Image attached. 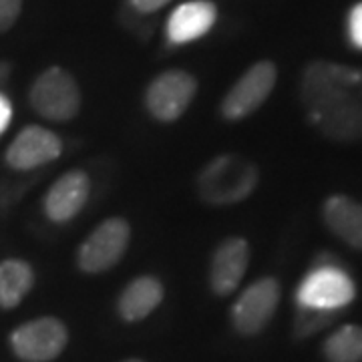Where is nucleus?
<instances>
[{
    "instance_id": "f257e3e1",
    "label": "nucleus",
    "mask_w": 362,
    "mask_h": 362,
    "mask_svg": "<svg viewBox=\"0 0 362 362\" xmlns=\"http://www.w3.org/2000/svg\"><path fill=\"white\" fill-rule=\"evenodd\" d=\"M300 99L314 127L332 141L362 139V71L314 61L304 69Z\"/></svg>"
},
{
    "instance_id": "f03ea898",
    "label": "nucleus",
    "mask_w": 362,
    "mask_h": 362,
    "mask_svg": "<svg viewBox=\"0 0 362 362\" xmlns=\"http://www.w3.org/2000/svg\"><path fill=\"white\" fill-rule=\"evenodd\" d=\"M258 180V168L250 159L220 156L211 159L197 175V192L209 206H230L252 195Z\"/></svg>"
},
{
    "instance_id": "7ed1b4c3",
    "label": "nucleus",
    "mask_w": 362,
    "mask_h": 362,
    "mask_svg": "<svg viewBox=\"0 0 362 362\" xmlns=\"http://www.w3.org/2000/svg\"><path fill=\"white\" fill-rule=\"evenodd\" d=\"M324 256L298 284L296 304L300 308L338 312L356 298V286L332 254Z\"/></svg>"
},
{
    "instance_id": "20e7f679",
    "label": "nucleus",
    "mask_w": 362,
    "mask_h": 362,
    "mask_svg": "<svg viewBox=\"0 0 362 362\" xmlns=\"http://www.w3.org/2000/svg\"><path fill=\"white\" fill-rule=\"evenodd\" d=\"M30 107L49 121H69L81 109V93L75 78L66 71L52 66L30 87Z\"/></svg>"
},
{
    "instance_id": "39448f33",
    "label": "nucleus",
    "mask_w": 362,
    "mask_h": 362,
    "mask_svg": "<svg viewBox=\"0 0 362 362\" xmlns=\"http://www.w3.org/2000/svg\"><path fill=\"white\" fill-rule=\"evenodd\" d=\"M129 226L125 220L113 218L103 221L78 247V268L87 274L113 268L129 246Z\"/></svg>"
},
{
    "instance_id": "423d86ee",
    "label": "nucleus",
    "mask_w": 362,
    "mask_h": 362,
    "mask_svg": "<svg viewBox=\"0 0 362 362\" xmlns=\"http://www.w3.org/2000/svg\"><path fill=\"white\" fill-rule=\"evenodd\" d=\"M276 78L278 71L270 61H259L252 69H247L226 95L221 103V115L230 121H238L258 111L274 90Z\"/></svg>"
},
{
    "instance_id": "0eeeda50",
    "label": "nucleus",
    "mask_w": 362,
    "mask_h": 362,
    "mask_svg": "<svg viewBox=\"0 0 362 362\" xmlns=\"http://www.w3.org/2000/svg\"><path fill=\"white\" fill-rule=\"evenodd\" d=\"M66 328L59 318H39L18 326L11 337L14 354L26 362L54 361L66 346Z\"/></svg>"
},
{
    "instance_id": "6e6552de",
    "label": "nucleus",
    "mask_w": 362,
    "mask_h": 362,
    "mask_svg": "<svg viewBox=\"0 0 362 362\" xmlns=\"http://www.w3.org/2000/svg\"><path fill=\"white\" fill-rule=\"evenodd\" d=\"M280 302V284L274 278H262L250 284L235 300L232 320L235 330L244 337L262 332L272 320Z\"/></svg>"
},
{
    "instance_id": "1a4fd4ad",
    "label": "nucleus",
    "mask_w": 362,
    "mask_h": 362,
    "mask_svg": "<svg viewBox=\"0 0 362 362\" xmlns=\"http://www.w3.org/2000/svg\"><path fill=\"white\" fill-rule=\"evenodd\" d=\"M197 90V81L185 71H168L149 85L145 103L159 121H175L189 107Z\"/></svg>"
},
{
    "instance_id": "9d476101",
    "label": "nucleus",
    "mask_w": 362,
    "mask_h": 362,
    "mask_svg": "<svg viewBox=\"0 0 362 362\" xmlns=\"http://www.w3.org/2000/svg\"><path fill=\"white\" fill-rule=\"evenodd\" d=\"M63 151L59 135L37 125H28L16 135L6 151V163L16 171H28L54 161Z\"/></svg>"
},
{
    "instance_id": "9b49d317",
    "label": "nucleus",
    "mask_w": 362,
    "mask_h": 362,
    "mask_svg": "<svg viewBox=\"0 0 362 362\" xmlns=\"http://www.w3.org/2000/svg\"><path fill=\"white\" fill-rule=\"evenodd\" d=\"M250 264V246L242 238H230L221 242L211 258L209 284L216 294L228 296L240 286Z\"/></svg>"
},
{
    "instance_id": "f8f14e48",
    "label": "nucleus",
    "mask_w": 362,
    "mask_h": 362,
    "mask_svg": "<svg viewBox=\"0 0 362 362\" xmlns=\"http://www.w3.org/2000/svg\"><path fill=\"white\" fill-rule=\"evenodd\" d=\"M89 189L90 183L87 173L69 171L52 183V187L45 197V214L54 223L73 220L87 204Z\"/></svg>"
},
{
    "instance_id": "ddd939ff",
    "label": "nucleus",
    "mask_w": 362,
    "mask_h": 362,
    "mask_svg": "<svg viewBox=\"0 0 362 362\" xmlns=\"http://www.w3.org/2000/svg\"><path fill=\"white\" fill-rule=\"evenodd\" d=\"M218 11L207 0H194L177 6L168 21V39L173 45H185L204 37L216 25Z\"/></svg>"
},
{
    "instance_id": "4468645a",
    "label": "nucleus",
    "mask_w": 362,
    "mask_h": 362,
    "mask_svg": "<svg viewBox=\"0 0 362 362\" xmlns=\"http://www.w3.org/2000/svg\"><path fill=\"white\" fill-rule=\"evenodd\" d=\"M322 216L328 230L338 235L352 250L362 252V204L346 197L332 195L324 202Z\"/></svg>"
},
{
    "instance_id": "2eb2a0df",
    "label": "nucleus",
    "mask_w": 362,
    "mask_h": 362,
    "mask_svg": "<svg viewBox=\"0 0 362 362\" xmlns=\"http://www.w3.org/2000/svg\"><path fill=\"white\" fill-rule=\"evenodd\" d=\"M163 300V286L153 276L133 280L119 298V314L127 322L143 320L156 310Z\"/></svg>"
},
{
    "instance_id": "dca6fc26",
    "label": "nucleus",
    "mask_w": 362,
    "mask_h": 362,
    "mask_svg": "<svg viewBox=\"0 0 362 362\" xmlns=\"http://www.w3.org/2000/svg\"><path fill=\"white\" fill-rule=\"evenodd\" d=\"M35 274L23 259H6L0 264V308H14L33 288Z\"/></svg>"
},
{
    "instance_id": "f3484780",
    "label": "nucleus",
    "mask_w": 362,
    "mask_h": 362,
    "mask_svg": "<svg viewBox=\"0 0 362 362\" xmlns=\"http://www.w3.org/2000/svg\"><path fill=\"white\" fill-rule=\"evenodd\" d=\"M328 362H362V326L346 324L324 342Z\"/></svg>"
},
{
    "instance_id": "a211bd4d",
    "label": "nucleus",
    "mask_w": 362,
    "mask_h": 362,
    "mask_svg": "<svg viewBox=\"0 0 362 362\" xmlns=\"http://www.w3.org/2000/svg\"><path fill=\"white\" fill-rule=\"evenodd\" d=\"M337 312H324V310H312V308H300L298 306L296 316V334L300 338L310 337L314 332L326 328L332 322Z\"/></svg>"
},
{
    "instance_id": "6ab92c4d",
    "label": "nucleus",
    "mask_w": 362,
    "mask_h": 362,
    "mask_svg": "<svg viewBox=\"0 0 362 362\" xmlns=\"http://www.w3.org/2000/svg\"><path fill=\"white\" fill-rule=\"evenodd\" d=\"M346 28H349L350 45H352L354 49L362 51V2L354 4V6L350 8Z\"/></svg>"
},
{
    "instance_id": "aec40b11",
    "label": "nucleus",
    "mask_w": 362,
    "mask_h": 362,
    "mask_svg": "<svg viewBox=\"0 0 362 362\" xmlns=\"http://www.w3.org/2000/svg\"><path fill=\"white\" fill-rule=\"evenodd\" d=\"M23 0H0V33H6L16 23Z\"/></svg>"
},
{
    "instance_id": "412c9836",
    "label": "nucleus",
    "mask_w": 362,
    "mask_h": 362,
    "mask_svg": "<svg viewBox=\"0 0 362 362\" xmlns=\"http://www.w3.org/2000/svg\"><path fill=\"white\" fill-rule=\"evenodd\" d=\"M13 119V105L0 93V133H4Z\"/></svg>"
},
{
    "instance_id": "4be33fe9",
    "label": "nucleus",
    "mask_w": 362,
    "mask_h": 362,
    "mask_svg": "<svg viewBox=\"0 0 362 362\" xmlns=\"http://www.w3.org/2000/svg\"><path fill=\"white\" fill-rule=\"evenodd\" d=\"M133 8H137L139 13H153L157 8L165 6L169 0H129Z\"/></svg>"
},
{
    "instance_id": "5701e85b",
    "label": "nucleus",
    "mask_w": 362,
    "mask_h": 362,
    "mask_svg": "<svg viewBox=\"0 0 362 362\" xmlns=\"http://www.w3.org/2000/svg\"><path fill=\"white\" fill-rule=\"evenodd\" d=\"M4 75H6V66H4V65H0V78L4 77Z\"/></svg>"
},
{
    "instance_id": "b1692460",
    "label": "nucleus",
    "mask_w": 362,
    "mask_h": 362,
    "mask_svg": "<svg viewBox=\"0 0 362 362\" xmlns=\"http://www.w3.org/2000/svg\"><path fill=\"white\" fill-rule=\"evenodd\" d=\"M125 362H141V361H125Z\"/></svg>"
}]
</instances>
